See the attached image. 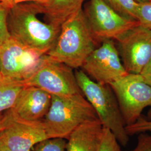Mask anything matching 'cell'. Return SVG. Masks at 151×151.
Masks as SVG:
<instances>
[{
  "instance_id": "cell-1",
  "label": "cell",
  "mask_w": 151,
  "mask_h": 151,
  "mask_svg": "<svg viewBox=\"0 0 151 151\" xmlns=\"http://www.w3.org/2000/svg\"><path fill=\"white\" fill-rule=\"evenodd\" d=\"M43 6L35 2H24L10 9L7 27L12 39L29 48L46 55L54 48L61 27L40 20Z\"/></svg>"
},
{
  "instance_id": "cell-2",
  "label": "cell",
  "mask_w": 151,
  "mask_h": 151,
  "mask_svg": "<svg viewBox=\"0 0 151 151\" xmlns=\"http://www.w3.org/2000/svg\"><path fill=\"white\" fill-rule=\"evenodd\" d=\"M97 43L82 9L62 24L57 43L46 55L49 60L78 69Z\"/></svg>"
},
{
  "instance_id": "cell-3",
  "label": "cell",
  "mask_w": 151,
  "mask_h": 151,
  "mask_svg": "<svg viewBox=\"0 0 151 151\" xmlns=\"http://www.w3.org/2000/svg\"><path fill=\"white\" fill-rule=\"evenodd\" d=\"M97 119V114L84 95H52L50 107L42 121L49 139L67 140L79 126Z\"/></svg>"
},
{
  "instance_id": "cell-4",
  "label": "cell",
  "mask_w": 151,
  "mask_h": 151,
  "mask_svg": "<svg viewBox=\"0 0 151 151\" xmlns=\"http://www.w3.org/2000/svg\"><path fill=\"white\" fill-rule=\"evenodd\" d=\"M75 73L81 91L104 127L113 133L120 145L127 146L129 135L127 133L119 104L111 86L94 81L82 70Z\"/></svg>"
},
{
  "instance_id": "cell-5",
  "label": "cell",
  "mask_w": 151,
  "mask_h": 151,
  "mask_svg": "<svg viewBox=\"0 0 151 151\" xmlns=\"http://www.w3.org/2000/svg\"><path fill=\"white\" fill-rule=\"evenodd\" d=\"M126 126L134 124L143 110L151 106V85L140 74L128 73L110 84Z\"/></svg>"
},
{
  "instance_id": "cell-6",
  "label": "cell",
  "mask_w": 151,
  "mask_h": 151,
  "mask_svg": "<svg viewBox=\"0 0 151 151\" xmlns=\"http://www.w3.org/2000/svg\"><path fill=\"white\" fill-rule=\"evenodd\" d=\"M24 81L25 85L37 87L52 95L70 96L83 95L73 68L49 60L47 55L32 75Z\"/></svg>"
},
{
  "instance_id": "cell-7",
  "label": "cell",
  "mask_w": 151,
  "mask_h": 151,
  "mask_svg": "<svg viewBox=\"0 0 151 151\" xmlns=\"http://www.w3.org/2000/svg\"><path fill=\"white\" fill-rule=\"evenodd\" d=\"M83 11L97 43L108 40L116 41L125 32L139 24L137 20L120 15L104 0H89Z\"/></svg>"
},
{
  "instance_id": "cell-8",
  "label": "cell",
  "mask_w": 151,
  "mask_h": 151,
  "mask_svg": "<svg viewBox=\"0 0 151 151\" xmlns=\"http://www.w3.org/2000/svg\"><path fill=\"white\" fill-rule=\"evenodd\" d=\"M44 55L10 38L0 46L2 78L24 81L37 69Z\"/></svg>"
},
{
  "instance_id": "cell-9",
  "label": "cell",
  "mask_w": 151,
  "mask_h": 151,
  "mask_svg": "<svg viewBox=\"0 0 151 151\" xmlns=\"http://www.w3.org/2000/svg\"><path fill=\"white\" fill-rule=\"evenodd\" d=\"M92 79L103 85H109L129 73L121 61L114 40H108L95 49L81 67Z\"/></svg>"
},
{
  "instance_id": "cell-10",
  "label": "cell",
  "mask_w": 151,
  "mask_h": 151,
  "mask_svg": "<svg viewBox=\"0 0 151 151\" xmlns=\"http://www.w3.org/2000/svg\"><path fill=\"white\" fill-rule=\"evenodd\" d=\"M47 139L42 120L22 119L12 109L7 124L0 131V140L11 151H32L34 146Z\"/></svg>"
},
{
  "instance_id": "cell-11",
  "label": "cell",
  "mask_w": 151,
  "mask_h": 151,
  "mask_svg": "<svg viewBox=\"0 0 151 151\" xmlns=\"http://www.w3.org/2000/svg\"><path fill=\"white\" fill-rule=\"evenodd\" d=\"M126 70L139 74L151 59V30L140 24L125 32L116 40Z\"/></svg>"
},
{
  "instance_id": "cell-12",
  "label": "cell",
  "mask_w": 151,
  "mask_h": 151,
  "mask_svg": "<svg viewBox=\"0 0 151 151\" xmlns=\"http://www.w3.org/2000/svg\"><path fill=\"white\" fill-rule=\"evenodd\" d=\"M52 103V95L37 87L25 85L20 92L12 108L22 119L42 120L48 113Z\"/></svg>"
},
{
  "instance_id": "cell-13",
  "label": "cell",
  "mask_w": 151,
  "mask_h": 151,
  "mask_svg": "<svg viewBox=\"0 0 151 151\" xmlns=\"http://www.w3.org/2000/svg\"><path fill=\"white\" fill-rule=\"evenodd\" d=\"M104 126L99 119L82 124L67 139L66 151H99Z\"/></svg>"
},
{
  "instance_id": "cell-14",
  "label": "cell",
  "mask_w": 151,
  "mask_h": 151,
  "mask_svg": "<svg viewBox=\"0 0 151 151\" xmlns=\"http://www.w3.org/2000/svg\"><path fill=\"white\" fill-rule=\"evenodd\" d=\"M86 0H52L48 7L44 9L47 22L61 27L71 16L82 9Z\"/></svg>"
},
{
  "instance_id": "cell-15",
  "label": "cell",
  "mask_w": 151,
  "mask_h": 151,
  "mask_svg": "<svg viewBox=\"0 0 151 151\" xmlns=\"http://www.w3.org/2000/svg\"><path fill=\"white\" fill-rule=\"evenodd\" d=\"M25 86L23 81L0 79V113L13 108L20 92Z\"/></svg>"
},
{
  "instance_id": "cell-16",
  "label": "cell",
  "mask_w": 151,
  "mask_h": 151,
  "mask_svg": "<svg viewBox=\"0 0 151 151\" xmlns=\"http://www.w3.org/2000/svg\"><path fill=\"white\" fill-rule=\"evenodd\" d=\"M114 11L130 19L137 20L139 2L135 0H104Z\"/></svg>"
},
{
  "instance_id": "cell-17",
  "label": "cell",
  "mask_w": 151,
  "mask_h": 151,
  "mask_svg": "<svg viewBox=\"0 0 151 151\" xmlns=\"http://www.w3.org/2000/svg\"><path fill=\"white\" fill-rule=\"evenodd\" d=\"M66 143L63 138H50L39 143L32 151H65Z\"/></svg>"
},
{
  "instance_id": "cell-18",
  "label": "cell",
  "mask_w": 151,
  "mask_h": 151,
  "mask_svg": "<svg viewBox=\"0 0 151 151\" xmlns=\"http://www.w3.org/2000/svg\"><path fill=\"white\" fill-rule=\"evenodd\" d=\"M137 20L141 26L151 30V1L138 4Z\"/></svg>"
},
{
  "instance_id": "cell-19",
  "label": "cell",
  "mask_w": 151,
  "mask_h": 151,
  "mask_svg": "<svg viewBox=\"0 0 151 151\" xmlns=\"http://www.w3.org/2000/svg\"><path fill=\"white\" fill-rule=\"evenodd\" d=\"M99 151H122L115 135L105 127H104L103 138Z\"/></svg>"
},
{
  "instance_id": "cell-20",
  "label": "cell",
  "mask_w": 151,
  "mask_h": 151,
  "mask_svg": "<svg viewBox=\"0 0 151 151\" xmlns=\"http://www.w3.org/2000/svg\"><path fill=\"white\" fill-rule=\"evenodd\" d=\"M10 9L0 1V46L10 38L7 27V16Z\"/></svg>"
},
{
  "instance_id": "cell-21",
  "label": "cell",
  "mask_w": 151,
  "mask_h": 151,
  "mask_svg": "<svg viewBox=\"0 0 151 151\" xmlns=\"http://www.w3.org/2000/svg\"><path fill=\"white\" fill-rule=\"evenodd\" d=\"M125 129L129 135L151 132V119H146L142 115L134 124L126 126Z\"/></svg>"
},
{
  "instance_id": "cell-22",
  "label": "cell",
  "mask_w": 151,
  "mask_h": 151,
  "mask_svg": "<svg viewBox=\"0 0 151 151\" xmlns=\"http://www.w3.org/2000/svg\"><path fill=\"white\" fill-rule=\"evenodd\" d=\"M127 151H151V135L146 133H139L136 147L133 150Z\"/></svg>"
},
{
  "instance_id": "cell-23",
  "label": "cell",
  "mask_w": 151,
  "mask_h": 151,
  "mask_svg": "<svg viewBox=\"0 0 151 151\" xmlns=\"http://www.w3.org/2000/svg\"><path fill=\"white\" fill-rule=\"evenodd\" d=\"M0 1L9 9L17 4L24 2L38 3L43 6V9H45L50 5L52 0H0Z\"/></svg>"
},
{
  "instance_id": "cell-24",
  "label": "cell",
  "mask_w": 151,
  "mask_h": 151,
  "mask_svg": "<svg viewBox=\"0 0 151 151\" xmlns=\"http://www.w3.org/2000/svg\"><path fill=\"white\" fill-rule=\"evenodd\" d=\"M139 74L147 83L151 85V59Z\"/></svg>"
},
{
  "instance_id": "cell-25",
  "label": "cell",
  "mask_w": 151,
  "mask_h": 151,
  "mask_svg": "<svg viewBox=\"0 0 151 151\" xmlns=\"http://www.w3.org/2000/svg\"><path fill=\"white\" fill-rule=\"evenodd\" d=\"M10 109L0 113V131L5 127L7 124L10 117Z\"/></svg>"
},
{
  "instance_id": "cell-26",
  "label": "cell",
  "mask_w": 151,
  "mask_h": 151,
  "mask_svg": "<svg viewBox=\"0 0 151 151\" xmlns=\"http://www.w3.org/2000/svg\"><path fill=\"white\" fill-rule=\"evenodd\" d=\"M0 151H11L0 140Z\"/></svg>"
},
{
  "instance_id": "cell-27",
  "label": "cell",
  "mask_w": 151,
  "mask_h": 151,
  "mask_svg": "<svg viewBox=\"0 0 151 151\" xmlns=\"http://www.w3.org/2000/svg\"><path fill=\"white\" fill-rule=\"evenodd\" d=\"M136 1H137L138 2L140 3V2H149L151 1V0H135Z\"/></svg>"
},
{
  "instance_id": "cell-28",
  "label": "cell",
  "mask_w": 151,
  "mask_h": 151,
  "mask_svg": "<svg viewBox=\"0 0 151 151\" xmlns=\"http://www.w3.org/2000/svg\"><path fill=\"white\" fill-rule=\"evenodd\" d=\"M147 116H148V119H151V109L148 111V114H147Z\"/></svg>"
},
{
  "instance_id": "cell-29",
  "label": "cell",
  "mask_w": 151,
  "mask_h": 151,
  "mask_svg": "<svg viewBox=\"0 0 151 151\" xmlns=\"http://www.w3.org/2000/svg\"><path fill=\"white\" fill-rule=\"evenodd\" d=\"M2 77H1V72H0V79H1Z\"/></svg>"
},
{
  "instance_id": "cell-30",
  "label": "cell",
  "mask_w": 151,
  "mask_h": 151,
  "mask_svg": "<svg viewBox=\"0 0 151 151\" xmlns=\"http://www.w3.org/2000/svg\"></svg>"
}]
</instances>
